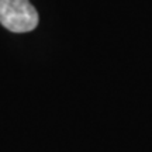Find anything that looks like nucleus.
<instances>
[{
	"instance_id": "f257e3e1",
	"label": "nucleus",
	"mask_w": 152,
	"mask_h": 152,
	"mask_svg": "<svg viewBox=\"0 0 152 152\" xmlns=\"http://www.w3.org/2000/svg\"><path fill=\"white\" fill-rule=\"evenodd\" d=\"M38 21L37 10L28 0H0V24L9 31H33Z\"/></svg>"
}]
</instances>
